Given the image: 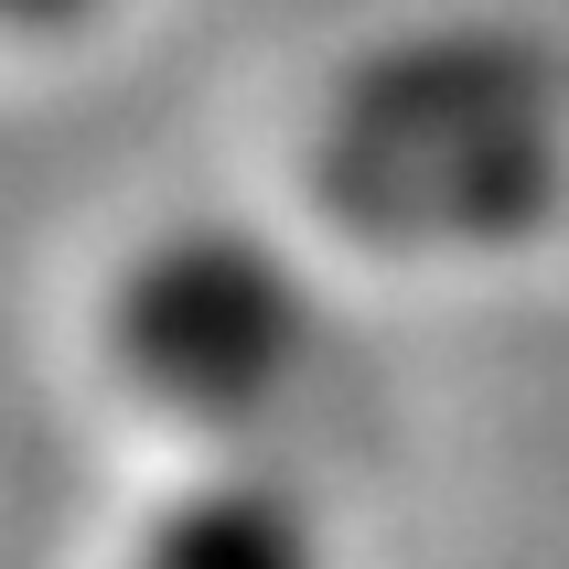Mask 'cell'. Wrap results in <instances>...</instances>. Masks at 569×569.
Masks as SVG:
<instances>
[{
	"mask_svg": "<svg viewBox=\"0 0 569 569\" xmlns=\"http://www.w3.org/2000/svg\"><path fill=\"white\" fill-rule=\"evenodd\" d=\"M108 355L140 398L183 419H258L312 377V301L269 248L248 237H161L151 258H129L119 301H108Z\"/></svg>",
	"mask_w": 569,
	"mask_h": 569,
	"instance_id": "1",
	"label": "cell"
},
{
	"mask_svg": "<svg viewBox=\"0 0 569 569\" xmlns=\"http://www.w3.org/2000/svg\"><path fill=\"white\" fill-rule=\"evenodd\" d=\"M129 569H322V559H312V516H301L290 483L216 473L140 527Z\"/></svg>",
	"mask_w": 569,
	"mask_h": 569,
	"instance_id": "2",
	"label": "cell"
},
{
	"mask_svg": "<svg viewBox=\"0 0 569 569\" xmlns=\"http://www.w3.org/2000/svg\"><path fill=\"white\" fill-rule=\"evenodd\" d=\"M97 0H0V32H76Z\"/></svg>",
	"mask_w": 569,
	"mask_h": 569,
	"instance_id": "3",
	"label": "cell"
}]
</instances>
